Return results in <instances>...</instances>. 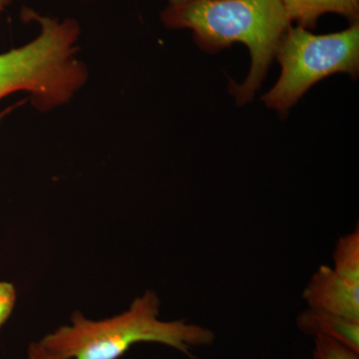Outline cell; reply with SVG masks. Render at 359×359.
<instances>
[{
	"mask_svg": "<svg viewBox=\"0 0 359 359\" xmlns=\"http://www.w3.org/2000/svg\"><path fill=\"white\" fill-rule=\"evenodd\" d=\"M159 311V297L148 290L115 318L93 321L75 313L71 325L32 344L28 359H119L139 342L165 344L193 358L194 347L214 342L209 328L185 320H160Z\"/></svg>",
	"mask_w": 359,
	"mask_h": 359,
	"instance_id": "cell-1",
	"label": "cell"
},
{
	"mask_svg": "<svg viewBox=\"0 0 359 359\" xmlns=\"http://www.w3.org/2000/svg\"><path fill=\"white\" fill-rule=\"evenodd\" d=\"M162 18L169 27L192 29L205 50L218 51L233 42L249 47V76L231 86L241 104L252 100L261 86L290 22L280 0H190L170 6Z\"/></svg>",
	"mask_w": 359,
	"mask_h": 359,
	"instance_id": "cell-2",
	"label": "cell"
},
{
	"mask_svg": "<svg viewBox=\"0 0 359 359\" xmlns=\"http://www.w3.org/2000/svg\"><path fill=\"white\" fill-rule=\"evenodd\" d=\"M25 15L39 23V33L27 44L0 54V99L27 91L39 110L49 111L67 103L88 77L75 55L81 28L72 18L57 20L33 11Z\"/></svg>",
	"mask_w": 359,
	"mask_h": 359,
	"instance_id": "cell-3",
	"label": "cell"
},
{
	"mask_svg": "<svg viewBox=\"0 0 359 359\" xmlns=\"http://www.w3.org/2000/svg\"><path fill=\"white\" fill-rule=\"evenodd\" d=\"M276 53L282 74L263 101L283 115L323 78L340 72L358 77V25L327 35H314L301 26L290 28L283 34Z\"/></svg>",
	"mask_w": 359,
	"mask_h": 359,
	"instance_id": "cell-4",
	"label": "cell"
},
{
	"mask_svg": "<svg viewBox=\"0 0 359 359\" xmlns=\"http://www.w3.org/2000/svg\"><path fill=\"white\" fill-rule=\"evenodd\" d=\"M309 309L359 323V283L321 264L302 292Z\"/></svg>",
	"mask_w": 359,
	"mask_h": 359,
	"instance_id": "cell-5",
	"label": "cell"
},
{
	"mask_svg": "<svg viewBox=\"0 0 359 359\" xmlns=\"http://www.w3.org/2000/svg\"><path fill=\"white\" fill-rule=\"evenodd\" d=\"M297 327L313 337H327L359 353V323L309 309L297 320Z\"/></svg>",
	"mask_w": 359,
	"mask_h": 359,
	"instance_id": "cell-6",
	"label": "cell"
},
{
	"mask_svg": "<svg viewBox=\"0 0 359 359\" xmlns=\"http://www.w3.org/2000/svg\"><path fill=\"white\" fill-rule=\"evenodd\" d=\"M290 20L301 27H313L323 13H335L355 18L359 0H280Z\"/></svg>",
	"mask_w": 359,
	"mask_h": 359,
	"instance_id": "cell-7",
	"label": "cell"
},
{
	"mask_svg": "<svg viewBox=\"0 0 359 359\" xmlns=\"http://www.w3.org/2000/svg\"><path fill=\"white\" fill-rule=\"evenodd\" d=\"M334 268L340 276L359 283V226L337 240L332 254Z\"/></svg>",
	"mask_w": 359,
	"mask_h": 359,
	"instance_id": "cell-8",
	"label": "cell"
},
{
	"mask_svg": "<svg viewBox=\"0 0 359 359\" xmlns=\"http://www.w3.org/2000/svg\"><path fill=\"white\" fill-rule=\"evenodd\" d=\"M313 359H359V353L327 337H314Z\"/></svg>",
	"mask_w": 359,
	"mask_h": 359,
	"instance_id": "cell-9",
	"label": "cell"
},
{
	"mask_svg": "<svg viewBox=\"0 0 359 359\" xmlns=\"http://www.w3.org/2000/svg\"><path fill=\"white\" fill-rule=\"evenodd\" d=\"M16 302V290L13 283L0 282V327L13 313Z\"/></svg>",
	"mask_w": 359,
	"mask_h": 359,
	"instance_id": "cell-10",
	"label": "cell"
},
{
	"mask_svg": "<svg viewBox=\"0 0 359 359\" xmlns=\"http://www.w3.org/2000/svg\"><path fill=\"white\" fill-rule=\"evenodd\" d=\"M15 0H0V18Z\"/></svg>",
	"mask_w": 359,
	"mask_h": 359,
	"instance_id": "cell-11",
	"label": "cell"
},
{
	"mask_svg": "<svg viewBox=\"0 0 359 359\" xmlns=\"http://www.w3.org/2000/svg\"><path fill=\"white\" fill-rule=\"evenodd\" d=\"M190 1V0H169L170 6H175V4H184V2Z\"/></svg>",
	"mask_w": 359,
	"mask_h": 359,
	"instance_id": "cell-12",
	"label": "cell"
}]
</instances>
